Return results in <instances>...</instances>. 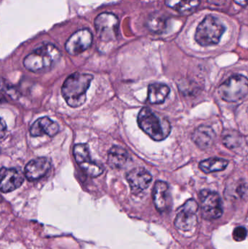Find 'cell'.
<instances>
[{"label": "cell", "instance_id": "cell-23", "mask_svg": "<svg viewBox=\"0 0 248 249\" xmlns=\"http://www.w3.org/2000/svg\"><path fill=\"white\" fill-rule=\"evenodd\" d=\"M233 237L237 241H242L247 237V230L244 227H238L234 229Z\"/></svg>", "mask_w": 248, "mask_h": 249}, {"label": "cell", "instance_id": "cell-25", "mask_svg": "<svg viewBox=\"0 0 248 249\" xmlns=\"http://www.w3.org/2000/svg\"><path fill=\"white\" fill-rule=\"evenodd\" d=\"M234 2L237 3V4L242 6V7H246L248 4V0H234Z\"/></svg>", "mask_w": 248, "mask_h": 249}, {"label": "cell", "instance_id": "cell-24", "mask_svg": "<svg viewBox=\"0 0 248 249\" xmlns=\"http://www.w3.org/2000/svg\"><path fill=\"white\" fill-rule=\"evenodd\" d=\"M7 133V124L2 118H0V140L5 136Z\"/></svg>", "mask_w": 248, "mask_h": 249}, {"label": "cell", "instance_id": "cell-22", "mask_svg": "<svg viewBox=\"0 0 248 249\" xmlns=\"http://www.w3.org/2000/svg\"><path fill=\"white\" fill-rule=\"evenodd\" d=\"M166 23L167 20L165 16L159 13H154L153 16H150L147 24H148L149 29H150L151 32L159 33L165 29Z\"/></svg>", "mask_w": 248, "mask_h": 249}, {"label": "cell", "instance_id": "cell-15", "mask_svg": "<svg viewBox=\"0 0 248 249\" xmlns=\"http://www.w3.org/2000/svg\"><path fill=\"white\" fill-rule=\"evenodd\" d=\"M59 132V125L48 117L39 118L31 126L29 133L33 137L43 135L52 137Z\"/></svg>", "mask_w": 248, "mask_h": 249}, {"label": "cell", "instance_id": "cell-16", "mask_svg": "<svg viewBox=\"0 0 248 249\" xmlns=\"http://www.w3.org/2000/svg\"><path fill=\"white\" fill-rule=\"evenodd\" d=\"M195 144L202 149L211 147L215 139V133L212 127L208 125H200L195 129L192 136Z\"/></svg>", "mask_w": 248, "mask_h": 249}, {"label": "cell", "instance_id": "cell-20", "mask_svg": "<svg viewBox=\"0 0 248 249\" xmlns=\"http://www.w3.org/2000/svg\"><path fill=\"white\" fill-rule=\"evenodd\" d=\"M200 0H165L167 7L181 13H189L196 10Z\"/></svg>", "mask_w": 248, "mask_h": 249}, {"label": "cell", "instance_id": "cell-2", "mask_svg": "<svg viewBox=\"0 0 248 249\" xmlns=\"http://www.w3.org/2000/svg\"><path fill=\"white\" fill-rule=\"evenodd\" d=\"M61 57V51L56 46L45 43L26 55L23 60V65L32 72H46L58 64Z\"/></svg>", "mask_w": 248, "mask_h": 249}, {"label": "cell", "instance_id": "cell-3", "mask_svg": "<svg viewBox=\"0 0 248 249\" xmlns=\"http://www.w3.org/2000/svg\"><path fill=\"white\" fill-rule=\"evenodd\" d=\"M138 124L140 128L156 142L167 139L171 132V125L165 118L147 107L140 111Z\"/></svg>", "mask_w": 248, "mask_h": 249}, {"label": "cell", "instance_id": "cell-4", "mask_svg": "<svg viewBox=\"0 0 248 249\" xmlns=\"http://www.w3.org/2000/svg\"><path fill=\"white\" fill-rule=\"evenodd\" d=\"M226 26L219 18L208 15L198 25L195 40L201 46H212L219 43Z\"/></svg>", "mask_w": 248, "mask_h": 249}, {"label": "cell", "instance_id": "cell-18", "mask_svg": "<svg viewBox=\"0 0 248 249\" xmlns=\"http://www.w3.org/2000/svg\"><path fill=\"white\" fill-rule=\"evenodd\" d=\"M129 159L128 152L119 146H114L108 153V163L115 169L123 168Z\"/></svg>", "mask_w": 248, "mask_h": 249}, {"label": "cell", "instance_id": "cell-5", "mask_svg": "<svg viewBox=\"0 0 248 249\" xmlns=\"http://www.w3.org/2000/svg\"><path fill=\"white\" fill-rule=\"evenodd\" d=\"M248 79L242 74L231 76L220 86L218 94L227 102H238L247 97Z\"/></svg>", "mask_w": 248, "mask_h": 249}, {"label": "cell", "instance_id": "cell-12", "mask_svg": "<svg viewBox=\"0 0 248 249\" xmlns=\"http://www.w3.org/2000/svg\"><path fill=\"white\" fill-rule=\"evenodd\" d=\"M24 181L23 174L16 168L3 167L0 169V191L4 193L14 191Z\"/></svg>", "mask_w": 248, "mask_h": 249}, {"label": "cell", "instance_id": "cell-14", "mask_svg": "<svg viewBox=\"0 0 248 249\" xmlns=\"http://www.w3.org/2000/svg\"><path fill=\"white\" fill-rule=\"evenodd\" d=\"M51 168L50 160L46 158H38L28 162L25 168V177L30 181H36L45 177Z\"/></svg>", "mask_w": 248, "mask_h": 249}, {"label": "cell", "instance_id": "cell-19", "mask_svg": "<svg viewBox=\"0 0 248 249\" xmlns=\"http://www.w3.org/2000/svg\"><path fill=\"white\" fill-rule=\"evenodd\" d=\"M222 140L224 144L231 150L237 151V149L243 148L244 145H247L246 138L237 130H224L223 132Z\"/></svg>", "mask_w": 248, "mask_h": 249}, {"label": "cell", "instance_id": "cell-7", "mask_svg": "<svg viewBox=\"0 0 248 249\" xmlns=\"http://www.w3.org/2000/svg\"><path fill=\"white\" fill-rule=\"evenodd\" d=\"M199 205L194 199L188 200L178 211L175 219V226L179 231L189 232L198 225Z\"/></svg>", "mask_w": 248, "mask_h": 249}, {"label": "cell", "instance_id": "cell-10", "mask_svg": "<svg viewBox=\"0 0 248 249\" xmlns=\"http://www.w3.org/2000/svg\"><path fill=\"white\" fill-rule=\"evenodd\" d=\"M93 39V35L90 30L80 29L68 38L65 44L66 51L70 55H79L91 46Z\"/></svg>", "mask_w": 248, "mask_h": 249}, {"label": "cell", "instance_id": "cell-13", "mask_svg": "<svg viewBox=\"0 0 248 249\" xmlns=\"http://www.w3.org/2000/svg\"><path fill=\"white\" fill-rule=\"evenodd\" d=\"M153 200L156 209L160 213L167 212L172 204L171 193L170 187L167 183L157 181L153 190Z\"/></svg>", "mask_w": 248, "mask_h": 249}, {"label": "cell", "instance_id": "cell-6", "mask_svg": "<svg viewBox=\"0 0 248 249\" xmlns=\"http://www.w3.org/2000/svg\"><path fill=\"white\" fill-rule=\"evenodd\" d=\"M201 213L206 220H215L222 216L223 203L218 193L209 190H202L199 193Z\"/></svg>", "mask_w": 248, "mask_h": 249}, {"label": "cell", "instance_id": "cell-17", "mask_svg": "<svg viewBox=\"0 0 248 249\" xmlns=\"http://www.w3.org/2000/svg\"><path fill=\"white\" fill-rule=\"evenodd\" d=\"M170 92V88L167 85L153 83L149 86V102L151 105H160L164 103Z\"/></svg>", "mask_w": 248, "mask_h": 249}, {"label": "cell", "instance_id": "cell-26", "mask_svg": "<svg viewBox=\"0 0 248 249\" xmlns=\"http://www.w3.org/2000/svg\"><path fill=\"white\" fill-rule=\"evenodd\" d=\"M3 101H4V99H3V98L1 97V96H0V103H1V102H2Z\"/></svg>", "mask_w": 248, "mask_h": 249}, {"label": "cell", "instance_id": "cell-1", "mask_svg": "<svg viewBox=\"0 0 248 249\" xmlns=\"http://www.w3.org/2000/svg\"><path fill=\"white\" fill-rule=\"evenodd\" d=\"M93 76L75 72L67 77L61 88V94L68 106L80 107L86 102V93L90 88Z\"/></svg>", "mask_w": 248, "mask_h": 249}, {"label": "cell", "instance_id": "cell-11", "mask_svg": "<svg viewBox=\"0 0 248 249\" xmlns=\"http://www.w3.org/2000/svg\"><path fill=\"white\" fill-rule=\"evenodd\" d=\"M126 179L134 194H138L147 190L152 181V177L143 168H135L126 174Z\"/></svg>", "mask_w": 248, "mask_h": 249}, {"label": "cell", "instance_id": "cell-9", "mask_svg": "<svg viewBox=\"0 0 248 249\" xmlns=\"http://www.w3.org/2000/svg\"><path fill=\"white\" fill-rule=\"evenodd\" d=\"M95 27L102 40H114L119 32V20L112 13H103L95 19Z\"/></svg>", "mask_w": 248, "mask_h": 249}, {"label": "cell", "instance_id": "cell-21", "mask_svg": "<svg viewBox=\"0 0 248 249\" xmlns=\"http://www.w3.org/2000/svg\"><path fill=\"white\" fill-rule=\"evenodd\" d=\"M229 162L222 158H213L199 162V168L205 174L218 172L226 169Z\"/></svg>", "mask_w": 248, "mask_h": 249}, {"label": "cell", "instance_id": "cell-8", "mask_svg": "<svg viewBox=\"0 0 248 249\" xmlns=\"http://www.w3.org/2000/svg\"><path fill=\"white\" fill-rule=\"evenodd\" d=\"M73 154L79 166L89 177L95 178L103 174V168L92 160L88 146L86 143L76 144L73 150Z\"/></svg>", "mask_w": 248, "mask_h": 249}]
</instances>
